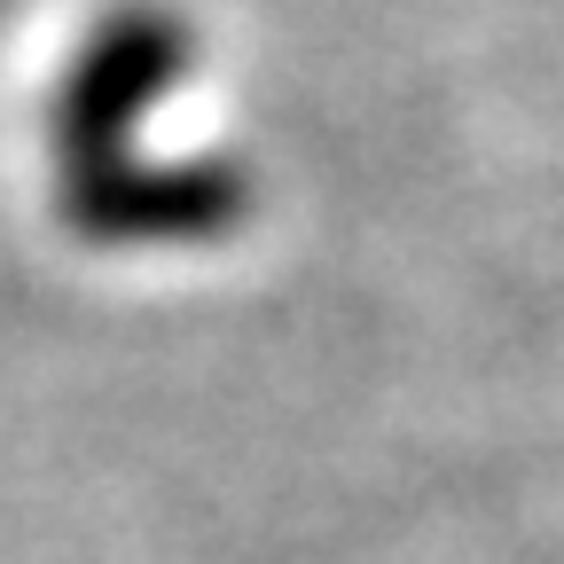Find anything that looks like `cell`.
<instances>
[{
	"instance_id": "1",
	"label": "cell",
	"mask_w": 564,
	"mask_h": 564,
	"mask_svg": "<svg viewBox=\"0 0 564 564\" xmlns=\"http://www.w3.org/2000/svg\"><path fill=\"white\" fill-rule=\"evenodd\" d=\"M196 70V24L165 0H118L95 17V32L70 47L63 79L47 95V158H55V196L110 181L141 165V126L150 110Z\"/></svg>"
},
{
	"instance_id": "2",
	"label": "cell",
	"mask_w": 564,
	"mask_h": 564,
	"mask_svg": "<svg viewBox=\"0 0 564 564\" xmlns=\"http://www.w3.org/2000/svg\"><path fill=\"white\" fill-rule=\"evenodd\" d=\"M55 212L95 251H188L251 220V181L228 158H141L110 181L63 188Z\"/></svg>"
}]
</instances>
